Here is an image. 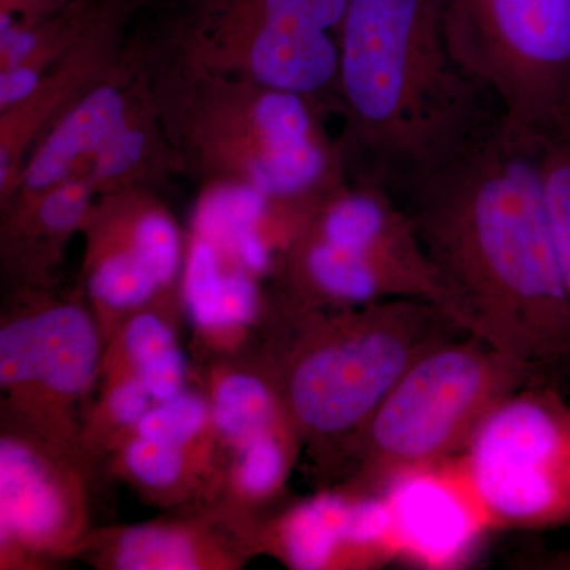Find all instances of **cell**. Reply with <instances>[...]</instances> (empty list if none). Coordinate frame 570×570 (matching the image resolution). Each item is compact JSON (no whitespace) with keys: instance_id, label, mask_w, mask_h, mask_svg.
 <instances>
[{"instance_id":"cell-26","label":"cell","mask_w":570,"mask_h":570,"mask_svg":"<svg viewBox=\"0 0 570 570\" xmlns=\"http://www.w3.org/2000/svg\"><path fill=\"white\" fill-rule=\"evenodd\" d=\"M135 367L142 387L148 390L149 396L157 403L171 400L184 392L186 362L178 346L168 348L163 354L146 360Z\"/></svg>"},{"instance_id":"cell-13","label":"cell","mask_w":570,"mask_h":570,"mask_svg":"<svg viewBox=\"0 0 570 570\" xmlns=\"http://www.w3.org/2000/svg\"><path fill=\"white\" fill-rule=\"evenodd\" d=\"M384 494L395 521L397 557L452 564L485 530L450 460L401 475Z\"/></svg>"},{"instance_id":"cell-1","label":"cell","mask_w":570,"mask_h":570,"mask_svg":"<svg viewBox=\"0 0 570 570\" xmlns=\"http://www.w3.org/2000/svg\"><path fill=\"white\" fill-rule=\"evenodd\" d=\"M400 204L464 332L546 373L570 362V303L540 148L510 140L501 127Z\"/></svg>"},{"instance_id":"cell-10","label":"cell","mask_w":570,"mask_h":570,"mask_svg":"<svg viewBox=\"0 0 570 570\" xmlns=\"http://www.w3.org/2000/svg\"><path fill=\"white\" fill-rule=\"evenodd\" d=\"M148 89L146 43L132 39L115 69L63 110L37 138L11 200L32 197L69 179L82 178Z\"/></svg>"},{"instance_id":"cell-23","label":"cell","mask_w":570,"mask_h":570,"mask_svg":"<svg viewBox=\"0 0 570 570\" xmlns=\"http://www.w3.org/2000/svg\"><path fill=\"white\" fill-rule=\"evenodd\" d=\"M291 466V448L284 431L250 439L239 448L238 483L249 497L272 494L283 485Z\"/></svg>"},{"instance_id":"cell-15","label":"cell","mask_w":570,"mask_h":570,"mask_svg":"<svg viewBox=\"0 0 570 570\" xmlns=\"http://www.w3.org/2000/svg\"><path fill=\"white\" fill-rule=\"evenodd\" d=\"M96 193L88 179H69L3 206L7 261L26 275H39L58 261L62 246L82 230Z\"/></svg>"},{"instance_id":"cell-21","label":"cell","mask_w":570,"mask_h":570,"mask_svg":"<svg viewBox=\"0 0 570 570\" xmlns=\"http://www.w3.org/2000/svg\"><path fill=\"white\" fill-rule=\"evenodd\" d=\"M115 562L122 570H189L198 568V553L183 531L140 527L119 540Z\"/></svg>"},{"instance_id":"cell-29","label":"cell","mask_w":570,"mask_h":570,"mask_svg":"<svg viewBox=\"0 0 570 570\" xmlns=\"http://www.w3.org/2000/svg\"><path fill=\"white\" fill-rule=\"evenodd\" d=\"M73 0H0V17L40 21L66 9Z\"/></svg>"},{"instance_id":"cell-11","label":"cell","mask_w":570,"mask_h":570,"mask_svg":"<svg viewBox=\"0 0 570 570\" xmlns=\"http://www.w3.org/2000/svg\"><path fill=\"white\" fill-rule=\"evenodd\" d=\"M99 340L91 317L75 305H56L3 326L0 382L3 387L43 385L56 395H81L91 384Z\"/></svg>"},{"instance_id":"cell-24","label":"cell","mask_w":570,"mask_h":570,"mask_svg":"<svg viewBox=\"0 0 570 570\" xmlns=\"http://www.w3.org/2000/svg\"><path fill=\"white\" fill-rule=\"evenodd\" d=\"M208 404L200 396L181 393L171 400L160 401L149 409L138 422V436L157 439L184 448L197 438L208 422Z\"/></svg>"},{"instance_id":"cell-18","label":"cell","mask_w":570,"mask_h":570,"mask_svg":"<svg viewBox=\"0 0 570 570\" xmlns=\"http://www.w3.org/2000/svg\"><path fill=\"white\" fill-rule=\"evenodd\" d=\"M66 504L39 456L3 439L0 444V524L2 538L45 543L58 535Z\"/></svg>"},{"instance_id":"cell-2","label":"cell","mask_w":570,"mask_h":570,"mask_svg":"<svg viewBox=\"0 0 570 570\" xmlns=\"http://www.w3.org/2000/svg\"><path fill=\"white\" fill-rule=\"evenodd\" d=\"M445 2L348 0L341 31V160L348 183L397 202L501 129L498 104L450 51Z\"/></svg>"},{"instance_id":"cell-19","label":"cell","mask_w":570,"mask_h":570,"mask_svg":"<svg viewBox=\"0 0 570 570\" xmlns=\"http://www.w3.org/2000/svg\"><path fill=\"white\" fill-rule=\"evenodd\" d=\"M279 403L264 381L230 374L214 389L212 417L217 431L242 448L250 439L281 430Z\"/></svg>"},{"instance_id":"cell-9","label":"cell","mask_w":570,"mask_h":570,"mask_svg":"<svg viewBox=\"0 0 570 570\" xmlns=\"http://www.w3.org/2000/svg\"><path fill=\"white\" fill-rule=\"evenodd\" d=\"M146 0H97L91 20L47 71L36 91L0 111V205L20 186L33 142L63 110L102 81L121 61L134 37L130 24Z\"/></svg>"},{"instance_id":"cell-4","label":"cell","mask_w":570,"mask_h":570,"mask_svg":"<svg viewBox=\"0 0 570 570\" xmlns=\"http://www.w3.org/2000/svg\"><path fill=\"white\" fill-rule=\"evenodd\" d=\"M546 371L468 332L425 352L351 442L362 493L459 456L505 400Z\"/></svg>"},{"instance_id":"cell-22","label":"cell","mask_w":570,"mask_h":570,"mask_svg":"<svg viewBox=\"0 0 570 570\" xmlns=\"http://www.w3.org/2000/svg\"><path fill=\"white\" fill-rule=\"evenodd\" d=\"M540 174L570 303V135H557L540 146Z\"/></svg>"},{"instance_id":"cell-16","label":"cell","mask_w":570,"mask_h":570,"mask_svg":"<svg viewBox=\"0 0 570 570\" xmlns=\"http://www.w3.org/2000/svg\"><path fill=\"white\" fill-rule=\"evenodd\" d=\"M183 176L181 163L154 104L151 86L86 171L96 197L154 190Z\"/></svg>"},{"instance_id":"cell-8","label":"cell","mask_w":570,"mask_h":570,"mask_svg":"<svg viewBox=\"0 0 570 570\" xmlns=\"http://www.w3.org/2000/svg\"><path fill=\"white\" fill-rule=\"evenodd\" d=\"M450 463L485 530L570 528V403L543 379L505 397Z\"/></svg>"},{"instance_id":"cell-6","label":"cell","mask_w":570,"mask_h":570,"mask_svg":"<svg viewBox=\"0 0 570 570\" xmlns=\"http://www.w3.org/2000/svg\"><path fill=\"white\" fill-rule=\"evenodd\" d=\"M348 0H187L167 32L193 61L298 94L341 115V31Z\"/></svg>"},{"instance_id":"cell-28","label":"cell","mask_w":570,"mask_h":570,"mask_svg":"<svg viewBox=\"0 0 570 570\" xmlns=\"http://www.w3.org/2000/svg\"><path fill=\"white\" fill-rule=\"evenodd\" d=\"M153 397L142 387L140 379H124L110 390L108 395V412L119 425L137 426L151 409Z\"/></svg>"},{"instance_id":"cell-27","label":"cell","mask_w":570,"mask_h":570,"mask_svg":"<svg viewBox=\"0 0 570 570\" xmlns=\"http://www.w3.org/2000/svg\"><path fill=\"white\" fill-rule=\"evenodd\" d=\"M124 346L135 366L176 346L170 326L156 314L142 313L130 318L124 332Z\"/></svg>"},{"instance_id":"cell-17","label":"cell","mask_w":570,"mask_h":570,"mask_svg":"<svg viewBox=\"0 0 570 570\" xmlns=\"http://www.w3.org/2000/svg\"><path fill=\"white\" fill-rule=\"evenodd\" d=\"M97 0H73L40 21L0 17V111L28 99L91 20Z\"/></svg>"},{"instance_id":"cell-30","label":"cell","mask_w":570,"mask_h":570,"mask_svg":"<svg viewBox=\"0 0 570 570\" xmlns=\"http://www.w3.org/2000/svg\"><path fill=\"white\" fill-rule=\"evenodd\" d=\"M561 134L570 135V92L568 99V107H566L564 124H562Z\"/></svg>"},{"instance_id":"cell-14","label":"cell","mask_w":570,"mask_h":570,"mask_svg":"<svg viewBox=\"0 0 570 570\" xmlns=\"http://www.w3.org/2000/svg\"><path fill=\"white\" fill-rule=\"evenodd\" d=\"M82 232L88 234V288L108 309L140 307L165 291L142 227L134 190L100 195Z\"/></svg>"},{"instance_id":"cell-5","label":"cell","mask_w":570,"mask_h":570,"mask_svg":"<svg viewBox=\"0 0 570 570\" xmlns=\"http://www.w3.org/2000/svg\"><path fill=\"white\" fill-rule=\"evenodd\" d=\"M307 330L284 374V404L311 441L351 442L401 376L441 341L464 332L422 298L336 309Z\"/></svg>"},{"instance_id":"cell-25","label":"cell","mask_w":570,"mask_h":570,"mask_svg":"<svg viewBox=\"0 0 570 570\" xmlns=\"http://www.w3.org/2000/svg\"><path fill=\"white\" fill-rule=\"evenodd\" d=\"M183 449L170 442L138 436L126 450V464L142 485L167 489L181 478Z\"/></svg>"},{"instance_id":"cell-7","label":"cell","mask_w":570,"mask_h":570,"mask_svg":"<svg viewBox=\"0 0 570 570\" xmlns=\"http://www.w3.org/2000/svg\"><path fill=\"white\" fill-rule=\"evenodd\" d=\"M445 36L501 111L502 132L540 148L561 134L570 92V0H448Z\"/></svg>"},{"instance_id":"cell-20","label":"cell","mask_w":570,"mask_h":570,"mask_svg":"<svg viewBox=\"0 0 570 570\" xmlns=\"http://www.w3.org/2000/svg\"><path fill=\"white\" fill-rule=\"evenodd\" d=\"M184 303L198 326L235 328L250 324L258 313L261 296L250 276L243 272L208 269L184 291Z\"/></svg>"},{"instance_id":"cell-3","label":"cell","mask_w":570,"mask_h":570,"mask_svg":"<svg viewBox=\"0 0 570 570\" xmlns=\"http://www.w3.org/2000/svg\"><path fill=\"white\" fill-rule=\"evenodd\" d=\"M146 67L183 175L272 200L324 202L348 184L330 116L305 97L208 70L167 36L146 43Z\"/></svg>"},{"instance_id":"cell-12","label":"cell","mask_w":570,"mask_h":570,"mask_svg":"<svg viewBox=\"0 0 570 570\" xmlns=\"http://www.w3.org/2000/svg\"><path fill=\"white\" fill-rule=\"evenodd\" d=\"M281 549L299 570L328 568L344 550L360 564L397 557L395 521L384 493L322 494L292 510L281 527Z\"/></svg>"}]
</instances>
